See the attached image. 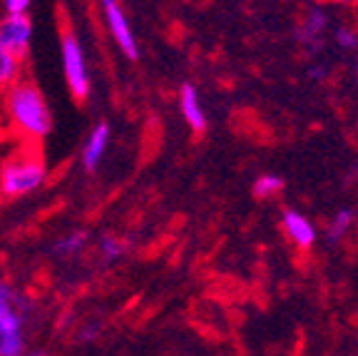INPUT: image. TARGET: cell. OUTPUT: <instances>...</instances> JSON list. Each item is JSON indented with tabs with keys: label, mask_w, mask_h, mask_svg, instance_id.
Listing matches in <instances>:
<instances>
[{
	"label": "cell",
	"mask_w": 358,
	"mask_h": 356,
	"mask_svg": "<svg viewBox=\"0 0 358 356\" xmlns=\"http://www.w3.org/2000/svg\"><path fill=\"white\" fill-rule=\"evenodd\" d=\"M336 43L341 45V48H346V50H356V48H358V35L353 33L351 28H341L338 33H336Z\"/></svg>",
	"instance_id": "2e32d148"
},
{
	"label": "cell",
	"mask_w": 358,
	"mask_h": 356,
	"mask_svg": "<svg viewBox=\"0 0 358 356\" xmlns=\"http://www.w3.org/2000/svg\"><path fill=\"white\" fill-rule=\"evenodd\" d=\"M13 299H15V294H13V292L8 289L6 284H0V306H8V304H13Z\"/></svg>",
	"instance_id": "ac0fdd59"
},
{
	"label": "cell",
	"mask_w": 358,
	"mask_h": 356,
	"mask_svg": "<svg viewBox=\"0 0 358 356\" xmlns=\"http://www.w3.org/2000/svg\"><path fill=\"white\" fill-rule=\"evenodd\" d=\"M83 245H85V234L75 232V234H70V237H65V240L57 242L52 252H55V254H62V256H70V254H75Z\"/></svg>",
	"instance_id": "4fadbf2b"
},
{
	"label": "cell",
	"mask_w": 358,
	"mask_h": 356,
	"mask_svg": "<svg viewBox=\"0 0 358 356\" xmlns=\"http://www.w3.org/2000/svg\"><path fill=\"white\" fill-rule=\"evenodd\" d=\"M10 112H13V120H15L25 132L35 135V137H43V135L50 132V128H52L50 112L45 107L40 93L35 88H30V85H20V88L13 90Z\"/></svg>",
	"instance_id": "6da1fadb"
},
{
	"label": "cell",
	"mask_w": 358,
	"mask_h": 356,
	"mask_svg": "<svg viewBox=\"0 0 358 356\" xmlns=\"http://www.w3.org/2000/svg\"><path fill=\"white\" fill-rule=\"evenodd\" d=\"M30 0H6V8L10 15H22V13L28 11Z\"/></svg>",
	"instance_id": "e0dca14e"
},
{
	"label": "cell",
	"mask_w": 358,
	"mask_h": 356,
	"mask_svg": "<svg viewBox=\"0 0 358 356\" xmlns=\"http://www.w3.org/2000/svg\"><path fill=\"white\" fill-rule=\"evenodd\" d=\"M353 224H356V210L343 207V210L336 212L334 217L329 219V224H326V240H329L331 245H338V242L351 232Z\"/></svg>",
	"instance_id": "9c48e42d"
},
{
	"label": "cell",
	"mask_w": 358,
	"mask_h": 356,
	"mask_svg": "<svg viewBox=\"0 0 358 356\" xmlns=\"http://www.w3.org/2000/svg\"><path fill=\"white\" fill-rule=\"evenodd\" d=\"M334 3H351V0H334Z\"/></svg>",
	"instance_id": "d6986e66"
},
{
	"label": "cell",
	"mask_w": 358,
	"mask_h": 356,
	"mask_svg": "<svg viewBox=\"0 0 358 356\" xmlns=\"http://www.w3.org/2000/svg\"><path fill=\"white\" fill-rule=\"evenodd\" d=\"M326 30V13L321 8H313L301 22V43H319Z\"/></svg>",
	"instance_id": "30bf717a"
},
{
	"label": "cell",
	"mask_w": 358,
	"mask_h": 356,
	"mask_svg": "<svg viewBox=\"0 0 358 356\" xmlns=\"http://www.w3.org/2000/svg\"><path fill=\"white\" fill-rule=\"evenodd\" d=\"M15 70H17V60L10 50H6L3 45H0V85L10 83L15 78Z\"/></svg>",
	"instance_id": "7c38bea8"
},
{
	"label": "cell",
	"mask_w": 358,
	"mask_h": 356,
	"mask_svg": "<svg viewBox=\"0 0 358 356\" xmlns=\"http://www.w3.org/2000/svg\"><path fill=\"white\" fill-rule=\"evenodd\" d=\"M179 107H182V115H185V120L189 123V128L194 132H204L207 130V115H204V107H201L194 85H182V90H179Z\"/></svg>",
	"instance_id": "52a82bcc"
},
{
	"label": "cell",
	"mask_w": 358,
	"mask_h": 356,
	"mask_svg": "<svg viewBox=\"0 0 358 356\" xmlns=\"http://www.w3.org/2000/svg\"><path fill=\"white\" fill-rule=\"evenodd\" d=\"M107 139H110V125L100 123L95 128V132H92V137H90L87 147H85V155H83L85 170H87V172H95L97 170V165H100L102 155H105V150H107Z\"/></svg>",
	"instance_id": "ba28073f"
},
{
	"label": "cell",
	"mask_w": 358,
	"mask_h": 356,
	"mask_svg": "<svg viewBox=\"0 0 358 356\" xmlns=\"http://www.w3.org/2000/svg\"><path fill=\"white\" fill-rule=\"evenodd\" d=\"M284 189V179L279 174H262V177L254 182V195L262 197V200H271Z\"/></svg>",
	"instance_id": "8fae6325"
},
{
	"label": "cell",
	"mask_w": 358,
	"mask_h": 356,
	"mask_svg": "<svg viewBox=\"0 0 358 356\" xmlns=\"http://www.w3.org/2000/svg\"><path fill=\"white\" fill-rule=\"evenodd\" d=\"M30 35H33V25H30L28 15H10L3 25H0V45L10 50L13 55H22L28 50Z\"/></svg>",
	"instance_id": "5b68a950"
},
{
	"label": "cell",
	"mask_w": 358,
	"mask_h": 356,
	"mask_svg": "<svg viewBox=\"0 0 358 356\" xmlns=\"http://www.w3.org/2000/svg\"><path fill=\"white\" fill-rule=\"evenodd\" d=\"M281 224H284V232L299 249H308V247L316 245V227L311 224V219L306 214L296 210H286L281 214Z\"/></svg>",
	"instance_id": "8992f818"
},
{
	"label": "cell",
	"mask_w": 358,
	"mask_h": 356,
	"mask_svg": "<svg viewBox=\"0 0 358 356\" xmlns=\"http://www.w3.org/2000/svg\"><path fill=\"white\" fill-rule=\"evenodd\" d=\"M62 62H65V78L70 90H73V95L78 100H85L90 93L87 67H85L83 48H80V43L75 40L73 33H67L62 38Z\"/></svg>",
	"instance_id": "7a4b0ae2"
},
{
	"label": "cell",
	"mask_w": 358,
	"mask_h": 356,
	"mask_svg": "<svg viewBox=\"0 0 358 356\" xmlns=\"http://www.w3.org/2000/svg\"><path fill=\"white\" fill-rule=\"evenodd\" d=\"M356 75H358V55H356Z\"/></svg>",
	"instance_id": "ffe728a7"
},
{
	"label": "cell",
	"mask_w": 358,
	"mask_h": 356,
	"mask_svg": "<svg viewBox=\"0 0 358 356\" xmlns=\"http://www.w3.org/2000/svg\"><path fill=\"white\" fill-rule=\"evenodd\" d=\"M127 249V245H124L122 240H117V237H102V254H105V259H117V256H122V252Z\"/></svg>",
	"instance_id": "9a60e30c"
},
{
	"label": "cell",
	"mask_w": 358,
	"mask_h": 356,
	"mask_svg": "<svg viewBox=\"0 0 358 356\" xmlns=\"http://www.w3.org/2000/svg\"><path fill=\"white\" fill-rule=\"evenodd\" d=\"M20 354H22L20 331H17V334L0 336V356H20Z\"/></svg>",
	"instance_id": "5bb4252c"
},
{
	"label": "cell",
	"mask_w": 358,
	"mask_h": 356,
	"mask_svg": "<svg viewBox=\"0 0 358 356\" xmlns=\"http://www.w3.org/2000/svg\"><path fill=\"white\" fill-rule=\"evenodd\" d=\"M45 177V170L40 162H17V165H8L3 170V192L10 197L15 195H28L35 187H40Z\"/></svg>",
	"instance_id": "3957f363"
},
{
	"label": "cell",
	"mask_w": 358,
	"mask_h": 356,
	"mask_svg": "<svg viewBox=\"0 0 358 356\" xmlns=\"http://www.w3.org/2000/svg\"><path fill=\"white\" fill-rule=\"evenodd\" d=\"M30 356H40V354H30Z\"/></svg>",
	"instance_id": "44dd1931"
},
{
	"label": "cell",
	"mask_w": 358,
	"mask_h": 356,
	"mask_svg": "<svg viewBox=\"0 0 358 356\" xmlns=\"http://www.w3.org/2000/svg\"><path fill=\"white\" fill-rule=\"evenodd\" d=\"M102 8H105L107 22H110V30L117 40V45L122 48V53L129 57V60H137L140 50H137V43H134V35L127 25V18H124V11L120 8L117 0H102Z\"/></svg>",
	"instance_id": "277c9868"
}]
</instances>
